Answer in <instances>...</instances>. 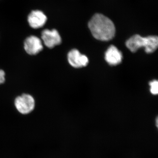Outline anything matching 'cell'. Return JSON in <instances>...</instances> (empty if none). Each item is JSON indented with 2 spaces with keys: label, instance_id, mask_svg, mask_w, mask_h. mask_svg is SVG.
Instances as JSON below:
<instances>
[{
  "label": "cell",
  "instance_id": "1",
  "mask_svg": "<svg viewBox=\"0 0 158 158\" xmlns=\"http://www.w3.org/2000/svg\"><path fill=\"white\" fill-rule=\"evenodd\" d=\"M88 27L93 37L98 40L108 41L115 36L116 29L114 23L103 15H94L89 22Z\"/></svg>",
  "mask_w": 158,
  "mask_h": 158
},
{
  "label": "cell",
  "instance_id": "2",
  "mask_svg": "<svg viewBox=\"0 0 158 158\" xmlns=\"http://www.w3.org/2000/svg\"><path fill=\"white\" fill-rule=\"evenodd\" d=\"M126 45L132 52H135L141 48H144L146 53H152L157 48L158 38L157 36H155L142 37L137 34L128 40L126 43Z\"/></svg>",
  "mask_w": 158,
  "mask_h": 158
},
{
  "label": "cell",
  "instance_id": "3",
  "mask_svg": "<svg viewBox=\"0 0 158 158\" xmlns=\"http://www.w3.org/2000/svg\"><path fill=\"white\" fill-rule=\"evenodd\" d=\"M15 106L18 111L21 114H29L35 108V100L30 94H24L15 99Z\"/></svg>",
  "mask_w": 158,
  "mask_h": 158
},
{
  "label": "cell",
  "instance_id": "4",
  "mask_svg": "<svg viewBox=\"0 0 158 158\" xmlns=\"http://www.w3.org/2000/svg\"><path fill=\"white\" fill-rule=\"evenodd\" d=\"M43 44L49 48H52L62 43V38L56 29H45L41 33Z\"/></svg>",
  "mask_w": 158,
  "mask_h": 158
},
{
  "label": "cell",
  "instance_id": "5",
  "mask_svg": "<svg viewBox=\"0 0 158 158\" xmlns=\"http://www.w3.org/2000/svg\"><path fill=\"white\" fill-rule=\"evenodd\" d=\"M48 17L46 15L39 9L32 10L29 13L27 21L31 28L38 29L43 27L46 23Z\"/></svg>",
  "mask_w": 158,
  "mask_h": 158
},
{
  "label": "cell",
  "instance_id": "6",
  "mask_svg": "<svg viewBox=\"0 0 158 158\" xmlns=\"http://www.w3.org/2000/svg\"><path fill=\"white\" fill-rule=\"evenodd\" d=\"M24 48L27 53L34 56L42 51L43 44L41 40L37 36L31 35L25 40Z\"/></svg>",
  "mask_w": 158,
  "mask_h": 158
},
{
  "label": "cell",
  "instance_id": "7",
  "mask_svg": "<svg viewBox=\"0 0 158 158\" xmlns=\"http://www.w3.org/2000/svg\"><path fill=\"white\" fill-rule=\"evenodd\" d=\"M67 58L69 64L74 68L85 67L89 62L88 57L82 55L76 49L72 50L68 53Z\"/></svg>",
  "mask_w": 158,
  "mask_h": 158
},
{
  "label": "cell",
  "instance_id": "8",
  "mask_svg": "<svg viewBox=\"0 0 158 158\" xmlns=\"http://www.w3.org/2000/svg\"><path fill=\"white\" fill-rule=\"evenodd\" d=\"M105 59L110 65H117L122 61L123 55L117 48L111 45L105 53Z\"/></svg>",
  "mask_w": 158,
  "mask_h": 158
},
{
  "label": "cell",
  "instance_id": "9",
  "mask_svg": "<svg viewBox=\"0 0 158 158\" xmlns=\"http://www.w3.org/2000/svg\"><path fill=\"white\" fill-rule=\"evenodd\" d=\"M150 91L154 95H157L158 93V82L157 80H154L150 82Z\"/></svg>",
  "mask_w": 158,
  "mask_h": 158
},
{
  "label": "cell",
  "instance_id": "10",
  "mask_svg": "<svg viewBox=\"0 0 158 158\" xmlns=\"http://www.w3.org/2000/svg\"><path fill=\"white\" fill-rule=\"evenodd\" d=\"M5 76H6V73L4 71L0 69V85L3 84L6 81Z\"/></svg>",
  "mask_w": 158,
  "mask_h": 158
},
{
  "label": "cell",
  "instance_id": "11",
  "mask_svg": "<svg viewBox=\"0 0 158 158\" xmlns=\"http://www.w3.org/2000/svg\"><path fill=\"white\" fill-rule=\"evenodd\" d=\"M156 124L157 127H158V118H156Z\"/></svg>",
  "mask_w": 158,
  "mask_h": 158
}]
</instances>
